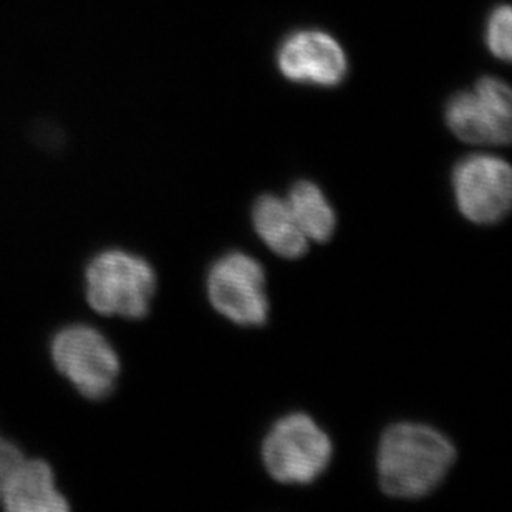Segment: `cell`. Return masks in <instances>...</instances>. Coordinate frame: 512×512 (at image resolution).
Returning a JSON list of instances; mask_svg holds the SVG:
<instances>
[{
  "label": "cell",
  "instance_id": "obj_1",
  "mask_svg": "<svg viewBox=\"0 0 512 512\" xmlns=\"http://www.w3.org/2000/svg\"><path fill=\"white\" fill-rule=\"evenodd\" d=\"M455 461V445L440 431L418 423H397L380 440L378 479L383 493L392 498H425L445 481Z\"/></svg>",
  "mask_w": 512,
  "mask_h": 512
},
{
  "label": "cell",
  "instance_id": "obj_2",
  "mask_svg": "<svg viewBox=\"0 0 512 512\" xmlns=\"http://www.w3.org/2000/svg\"><path fill=\"white\" fill-rule=\"evenodd\" d=\"M87 302L98 314L140 320L150 314L156 294V272L143 257L107 249L85 269Z\"/></svg>",
  "mask_w": 512,
  "mask_h": 512
},
{
  "label": "cell",
  "instance_id": "obj_3",
  "mask_svg": "<svg viewBox=\"0 0 512 512\" xmlns=\"http://www.w3.org/2000/svg\"><path fill=\"white\" fill-rule=\"evenodd\" d=\"M332 455L329 435L304 413L281 418L262 443L267 473L281 484L314 483L329 468Z\"/></svg>",
  "mask_w": 512,
  "mask_h": 512
},
{
  "label": "cell",
  "instance_id": "obj_4",
  "mask_svg": "<svg viewBox=\"0 0 512 512\" xmlns=\"http://www.w3.org/2000/svg\"><path fill=\"white\" fill-rule=\"evenodd\" d=\"M50 355L60 375L87 400H105L115 392L120 358L107 337L90 325L58 330L50 343Z\"/></svg>",
  "mask_w": 512,
  "mask_h": 512
},
{
  "label": "cell",
  "instance_id": "obj_5",
  "mask_svg": "<svg viewBox=\"0 0 512 512\" xmlns=\"http://www.w3.org/2000/svg\"><path fill=\"white\" fill-rule=\"evenodd\" d=\"M266 272L242 252L214 262L208 274L209 302L218 314L241 327H261L269 319Z\"/></svg>",
  "mask_w": 512,
  "mask_h": 512
},
{
  "label": "cell",
  "instance_id": "obj_6",
  "mask_svg": "<svg viewBox=\"0 0 512 512\" xmlns=\"http://www.w3.org/2000/svg\"><path fill=\"white\" fill-rule=\"evenodd\" d=\"M508 85L494 77L479 80L474 92L458 93L446 105V125L471 145H508L512 131Z\"/></svg>",
  "mask_w": 512,
  "mask_h": 512
},
{
  "label": "cell",
  "instance_id": "obj_7",
  "mask_svg": "<svg viewBox=\"0 0 512 512\" xmlns=\"http://www.w3.org/2000/svg\"><path fill=\"white\" fill-rule=\"evenodd\" d=\"M451 183L459 213L473 224L501 223L511 211V166L499 156L464 158L456 165Z\"/></svg>",
  "mask_w": 512,
  "mask_h": 512
},
{
  "label": "cell",
  "instance_id": "obj_8",
  "mask_svg": "<svg viewBox=\"0 0 512 512\" xmlns=\"http://www.w3.org/2000/svg\"><path fill=\"white\" fill-rule=\"evenodd\" d=\"M282 75L292 82L335 87L347 77V55L332 35L300 30L289 35L277 52Z\"/></svg>",
  "mask_w": 512,
  "mask_h": 512
},
{
  "label": "cell",
  "instance_id": "obj_9",
  "mask_svg": "<svg viewBox=\"0 0 512 512\" xmlns=\"http://www.w3.org/2000/svg\"><path fill=\"white\" fill-rule=\"evenodd\" d=\"M10 512H67V498L57 489L54 469L44 459H22L0 496Z\"/></svg>",
  "mask_w": 512,
  "mask_h": 512
},
{
  "label": "cell",
  "instance_id": "obj_10",
  "mask_svg": "<svg viewBox=\"0 0 512 512\" xmlns=\"http://www.w3.org/2000/svg\"><path fill=\"white\" fill-rule=\"evenodd\" d=\"M256 234L274 254L295 261L309 251V239L300 231L285 199L264 194L252 209Z\"/></svg>",
  "mask_w": 512,
  "mask_h": 512
},
{
  "label": "cell",
  "instance_id": "obj_11",
  "mask_svg": "<svg viewBox=\"0 0 512 512\" xmlns=\"http://www.w3.org/2000/svg\"><path fill=\"white\" fill-rule=\"evenodd\" d=\"M285 201L295 223L309 241L324 244L332 239L337 228V216L317 184L305 179L295 183Z\"/></svg>",
  "mask_w": 512,
  "mask_h": 512
},
{
  "label": "cell",
  "instance_id": "obj_12",
  "mask_svg": "<svg viewBox=\"0 0 512 512\" xmlns=\"http://www.w3.org/2000/svg\"><path fill=\"white\" fill-rule=\"evenodd\" d=\"M511 24L512 14L509 5H499L489 15L488 29H486V44L494 57L504 62L511 60Z\"/></svg>",
  "mask_w": 512,
  "mask_h": 512
},
{
  "label": "cell",
  "instance_id": "obj_13",
  "mask_svg": "<svg viewBox=\"0 0 512 512\" xmlns=\"http://www.w3.org/2000/svg\"><path fill=\"white\" fill-rule=\"evenodd\" d=\"M22 459H24V455L19 450V446L0 436V496H2L7 479L10 478L12 471L19 466Z\"/></svg>",
  "mask_w": 512,
  "mask_h": 512
}]
</instances>
